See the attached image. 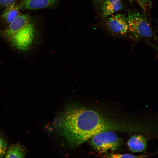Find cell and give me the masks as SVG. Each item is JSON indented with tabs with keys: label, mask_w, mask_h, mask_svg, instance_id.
I'll return each instance as SVG.
<instances>
[{
	"label": "cell",
	"mask_w": 158,
	"mask_h": 158,
	"mask_svg": "<svg viewBox=\"0 0 158 158\" xmlns=\"http://www.w3.org/2000/svg\"><path fill=\"white\" fill-rule=\"evenodd\" d=\"M60 0H22V9H36L53 6Z\"/></svg>",
	"instance_id": "obj_8"
},
{
	"label": "cell",
	"mask_w": 158,
	"mask_h": 158,
	"mask_svg": "<svg viewBox=\"0 0 158 158\" xmlns=\"http://www.w3.org/2000/svg\"><path fill=\"white\" fill-rule=\"evenodd\" d=\"M127 145L131 151L135 152H141L146 150L147 148V140L141 135H135L129 139Z\"/></svg>",
	"instance_id": "obj_9"
},
{
	"label": "cell",
	"mask_w": 158,
	"mask_h": 158,
	"mask_svg": "<svg viewBox=\"0 0 158 158\" xmlns=\"http://www.w3.org/2000/svg\"><path fill=\"white\" fill-rule=\"evenodd\" d=\"M157 158H158V157Z\"/></svg>",
	"instance_id": "obj_18"
},
{
	"label": "cell",
	"mask_w": 158,
	"mask_h": 158,
	"mask_svg": "<svg viewBox=\"0 0 158 158\" xmlns=\"http://www.w3.org/2000/svg\"><path fill=\"white\" fill-rule=\"evenodd\" d=\"M130 1L131 3L133 2H134L135 1H136L137 2V1L138 0H129Z\"/></svg>",
	"instance_id": "obj_16"
},
{
	"label": "cell",
	"mask_w": 158,
	"mask_h": 158,
	"mask_svg": "<svg viewBox=\"0 0 158 158\" xmlns=\"http://www.w3.org/2000/svg\"><path fill=\"white\" fill-rule=\"evenodd\" d=\"M17 0H0V8L5 7Z\"/></svg>",
	"instance_id": "obj_14"
},
{
	"label": "cell",
	"mask_w": 158,
	"mask_h": 158,
	"mask_svg": "<svg viewBox=\"0 0 158 158\" xmlns=\"http://www.w3.org/2000/svg\"><path fill=\"white\" fill-rule=\"evenodd\" d=\"M92 146L100 153H107L117 150L121 144V141L113 131H108L97 134L90 139Z\"/></svg>",
	"instance_id": "obj_3"
},
{
	"label": "cell",
	"mask_w": 158,
	"mask_h": 158,
	"mask_svg": "<svg viewBox=\"0 0 158 158\" xmlns=\"http://www.w3.org/2000/svg\"><path fill=\"white\" fill-rule=\"evenodd\" d=\"M8 143L5 137L0 134V158H4L8 150Z\"/></svg>",
	"instance_id": "obj_12"
},
{
	"label": "cell",
	"mask_w": 158,
	"mask_h": 158,
	"mask_svg": "<svg viewBox=\"0 0 158 158\" xmlns=\"http://www.w3.org/2000/svg\"><path fill=\"white\" fill-rule=\"evenodd\" d=\"M21 9H22L21 1L19 2L16 0L5 7L1 17L7 23L9 24L20 14Z\"/></svg>",
	"instance_id": "obj_7"
},
{
	"label": "cell",
	"mask_w": 158,
	"mask_h": 158,
	"mask_svg": "<svg viewBox=\"0 0 158 158\" xmlns=\"http://www.w3.org/2000/svg\"><path fill=\"white\" fill-rule=\"evenodd\" d=\"M106 158H146L145 155H134L130 154H112L107 155Z\"/></svg>",
	"instance_id": "obj_11"
},
{
	"label": "cell",
	"mask_w": 158,
	"mask_h": 158,
	"mask_svg": "<svg viewBox=\"0 0 158 158\" xmlns=\"http://www.w3.org/2000/svg\"><path fill=\"white\" fill-rule=\"evenodd\" d=\"M157 32L158 33V28H157Z\"/></svg>",
	"instance_id": "obj_17"
},
{
	"label": "cell",
	"mask_w": 158,
	"mask_h": 158,
	"mask_svg": "<svg viewBox=\"0 0 158 158\" xmlns=\"http://www.w3.org/2000/svg\"><path fill=\"white\" fill-rule=\"evenodd\" d=\"M27 153L24 146L19 143L14 144L8 148L4 158H24Z\"/></svg>",
	"instance_id": "obj_10"
},
{
	"label": "cell",
	"mask_w": 158,
	"mask_h": 158,
	"mask_svg": "<svg viewBox=\"0 0 158 158\" xmlns=\"http://www.w3.org/2000/svg\"><path fill=\"white\" fill-rule=\"evenodd\" d=\"M31 22V17L29 14H20L8 24L6 28L0 31V34L8 39Z\"/></svg>",
	"instance_id": "obj_5"
},
{
	"label": "cell",
	"mask_w": 158,
	"mask_h": 158,
	"mask_svg": "<svg viewBox=\"0 0 158 158\" xmlns=\"http://www.w3.org/2000/svg\"><path fill=\"white\" fill-rule=\"evenodd\" d=\"M151 0H138L137 2L144 11L151 5Z\"/></svg>",
	"instance_id": "obj_13"
},
{
	"label": "cell",
	"mask_w": 158,
	"mask_h": 158,
	"mask_svg": "<svg viewBox=\"0 0 158 158\" xmlns=\"http://www.w3.org/2000/svg\"><path fill=\"white\" fill-rule=\"evenodd\" d=\"M127 17L128 35L133 42H137L143 38L152 37V28L145 15L129 11Z\"/></svg>",
	"instance_id": "obj_1"
},
{
	"label": "cell",
	"mask_w": 158,
	"mask_h": 158,
	"mask_svg": "<svg viewBox=\"0 0 158 158\" xmlns=\"http://www.w3.org/2000/svg\"><path fill=\"white\" fill-rule=\"evenodd\" d=\"M104 28L107 33L115 38H123L128 35L127 16L118 13L109 17L104 24Z\"/></svg>",
	"instance_id": "obj_4"
},
{
	"label": "cell",
	"mask_w": 158,
	"mask_h": 158,
	"mask_svg": "<svg viewBox=\"0 0 158 158\" xmlns=\"http://www.w3.org/2000/svg\"><path fill=\"white\" fill-rule=\"evenodd\" d=\"M42 39L37 34L34 25L31 21L8 40L17 48L26 51L32 47H38Z\"/></svg>",
	"instance_id": "obj_2"
},
{
	"label": "cell",
	"mask_w": 158,
	"mask_h": 158,
	"mask_svg": "<svg viewBox=\"0 0 158 158\" xmlns=\"http://www.w3.org/2000/svg\"><path fill=\"white\" fill-rule=\"evenodd\" d=\"M99 6L101 16L104 18L110 16L123 8L122 0H104Z\"/></svg>",
	"instance_id": "obj_6"
},
{
	"label": "cell",
	"mask_w": 158,
	"mask_h": 158,
	"mask_svg": "<svg viewBox=\"0 0 158 158\" xmlns=\"http://www.w3.org/2000/svg\"><path fill=\"white\" fill-rule=\"evenodd\" d=\"M104 0H92L94 3L97 5L100 6Z\"/></svg>",
	"instance_id": "obj_15"
}]
</instances>
